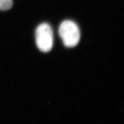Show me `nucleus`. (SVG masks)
Masks as SVG:
<instances>
[{"mask_svg": "<svg viewBox=\"0 0 124 124\" xmlns=\"http://www.w3.org/2000/svg\"><path fill=\"white\" fill-rule=\"evenodd\" d=\"M13 5V0H0V10L6 11L10 9Z\"/></svg>", "mask_w": 124, "mask_h": 124, "instance_id": "7ed1b4c3", "label": "nucleus"}, {"mask_svg": "<svg viewBox=\"0 0 124 124\" xmlns=\"http://www.w3.org/2000/svg\"><path fill=\"white\" fill-rule=\"evenodd\" d=\"M35 38L37 47L41 51H50L53 45V34L51 26L46 23L40 24L36 29Z\"/></svg>", "mask_w": 124, "mask_h": 124, "instance_id": "f03ea898", "label": "nucleus"}, {"mask_svg": "<svg viewBox=\"0 0 124 124\" xmlns=\"http://www.w3.org/2000/svg\"><path fill=\"white\" fill-rule=\"evenodd\" d=\"M59 35L67 47L71 48L79 43L80 32L78 26L71 20H65L61 23L59 30Z\"/></svg>", "mask_w": 124, "mask_h": 124, "instance_id": "f257e3e1", "label": "nucleus"}]
</instances>
